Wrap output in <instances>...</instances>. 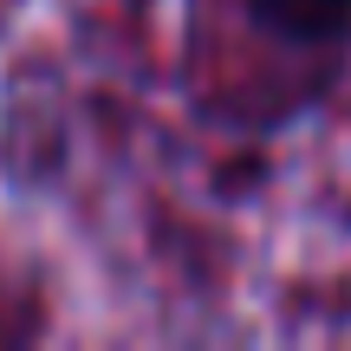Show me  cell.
<instances>
[{
	"label": "cell",
	"mask_w": 351,
	"mask_h": 351,
	"mask_svg": "<svg viewBox=\"0 0 351 351\" xmlns=\"http://www.w3.org/2000/svg\"><path fill=\"white\" fill-rule=\"evenodd\" d=\"M254 13L293 39H326L351 20V0H254Z\"/></svg>",
	"instance_id": "1"
}]
</instances>
